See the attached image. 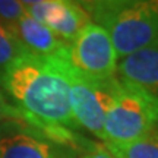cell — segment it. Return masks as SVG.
<instances>
[{
    "instance_id": "6da1fadb",
    "label": "cell",
    "mask_w": 158,
    "mask_h": 158,
    "mask_svg": "<svg viewBox=\"0 0 158 158\" xmlns=\"http://www.w3.org/2000/svg\"><path fill=\"white\" fill-rule=\"evenodd\" d=\"M68 66V48L56 56L25 50L0 73V89L31 116L81 132L69 102Z\"/></svg>"
},
{
    "instance_id": "7a4b0ae2",
    "label": "cell",
    "mask_w": 158,
    "mask_h": 158,
    "mask_svg": "<svg viewBox=\"0 0 158 158\" xmlns=\"http://www.w3.org/2000/svg\"><path fill=\"white\" fill-rule=\"evenodd\" d=\"M158 123V100L141 86L118 78L104 120V143H129Z\"/></svg>"
},
{
    "instance_id": "3957f363",
    "label": "cell",
    "mask_w": 158,
    "mask_h": 158,
    "mask_svg": "<svg viewBox=\"0 0 158 158\" xmlns=\"http://www.w3.org/2000/svg\"><path fill=\"white\" fill-rule=\"evenodd\" d=\"M111 37L117 59L158 45V0H130L101 23Z\"/></svg>"
},
{
    "instance_id": "277c9868",
    "label": "cell",
    "mask_w": 158,
    "mask_h": 158,
    "mask_svg": "<svg viewBox=\"0 0 158 158\" xmlns=\"http://www.w3.org/2000/svg\"><path fill=\"white\" fill-rule=\"evenodd\" d=\"M68 78L69 102L75 122L79 129L86 130L102 141L104 120L116 94L117 75L107 79L86 78L69 63Z\"/></svg>"
},
{
    "instance_id": "5b68a950",
    "label": "cell",
    "mask_w": 158,
    "mask_h": 158,
    "mask_svg": "<svg viewBox=\"0 0 158 158\" xmlns=\"http://www.w3.org/2000/svg\"><path fill=\"white\" fill-rule=\"evenodd\" d=\"M68 60L76 72L92 79L116 75L118 63L108 31L95 22L86 23L69 43Z\"/></svg>"
},
{
    "instance_id": "8992f818",
    "label": "cell",
    "mask_w": 158,
    "mask_h": 158,
    "mask_svg": "<svg viewBox=\"0 0 158 158\" xmlns=\"http://www.w3.org/2000/svg\"><path fill=\"white\" fill-rule=\"evenodd\" d=\"M76 148L53 139L23 120L0 122V158H79Z\"/></svg>"
},
{
    "instance_id": "52a82bcc",
    "label": "cell",
    "mask_w": 158,
    "mask_h": 158,
    "mask_svg": "<svg viewBox=\"0 0 158 158\" xmlns=\"http://www.w3.org/2000/svg\"><path fill=\"white\" fill-rule=\"evenodd\" d=\"M25 10L66 43H70L86 23L92 22L75 0H43Z\"/></svg>"
},
{
    "instance_id": "ba28073f",
    "label": "cell",
    "mask_w": 158,
    "mask_h": 158,
    "mask_svg": "<svg viewBox=\"0 0 158 158\" xmlns=\"http://www.w3.org/2000/svg\"><path fill=\"white\" fill-rule=\"evenodd\" d=\"M116 75L141 86L158 100V45L123 57L117 63Z\"/></svg>"
},
{
    "instance_id": "9c48e42d",
    "label": "cell",
    "mask_w": 158,
    "mask_h": 158,
    "mask_svg": "<svg viewBox=\"0 0 158 158\" xmlns=\"http://www.w3.org/2000/svg\"><path fill=\"white\" fill-rule=\"evenodd\" d=\"M13 27L22 44L35 54L56 56L69 47V43L57 37L51 29L35 21L28 13L22 15Z\"/></svg>"
},
{
    "instance_id": "30bf717a",
    "label": "cell",
    "mask_w": 158,
    "mask_h": 158,
    "mask_svg": "<svg viewBox=\"0 0 158 158\" xmlns=\"http://www.w3.org/2000/svg\"><path fill=\"white\" fill-rule=\"evenodd\" d=\"M114 158H158V123L129 143H104Z\"/></svg>"
},
{
    "instance_id": "8fae6325",
    "label": "cell",
    "mask_w": 158,
    "mask_h": 158,
    "mask_svg": "<svg viewBox=\"0 0 158 158\" xmlns=\"http://www.w3.org/2000/svg\"><path fill=\"white\" fill-rule=\"evenodd\" d=\"M25 50L28 48L19 40L15 27L0 21V73Z\"/></svg>"
},
{
    "instance_id": "7c38bea8",
    "label": "cell",
    "mask_w": 158,
    "mask_h": 158,
    "mask_svg": "<svg viewBox=\"0 0 158 158\" xmlns=\"http://www.w3.org/2000/svg\"><path fill=\"white\" fill-rule=\"evenodd\" d=\"M75 2L88 13L92 22L101 23L126 0H75Z\"/></svg>"
},
{
    "instance_id": "4fadbf2b",
    "label": "cell",
    "mask_w": 158,
    "mask_h": 158,
    "mask_svg": "<svg viewBox=\"0 0 158 158\" xmlns=\"http://www.w3.org/2000/svg\"><path fill=\"white\" fill-rule=\"evenodd\" d=\"M27 10L18 0H0V21L15 25Z\"/></svg>"
},
{
    "instance_id": "5bb4252c",
    "label": "cell",
    "mask_w": 158,
    "mask_h": 158,
    "mask_svg": "<svg viewBox=\"0 0 158 158\" xmlns=\"http://www.w3.org/2000/svg\"><path fill=\"white\" fill-rule=\"evenodd\" d=\"M3 120H22V110L7 101L3 91L0 89V122Z\"/></svg>"
},
{
    "instance_id": "9a60e30c",
    "label": "cell",
    "mask_w": 158,
    "mask_h": 158,
    "mask_svg": "<svg viewBox=\"0 0 158 158\" xmlns=\"http://www.w3.org/2000/svg\"><path fill=\"white\" fill-rule=\"evenodd\" d=\"M79 158H114V157L110 154V151L106 148L104 143H97L95 142L88 151H85Z\"/></svg>"
},
{
    "instance_id": "2e32d148",
    "label": "cell",
    "mask_w": 158,
    "mask_h": 158,
    "mask_svg": "<svg viewBox=\"0 0 158 158\" xmlns=\"http://www.w3.org/2000/svg\"><path fill=\"white\" fill-rule=\"evenodd\" d=\"M21 5L27 9V7H29V6H32V5H35V3H40V2H43V0H18Z\"/></svg>"
},
{
    "instance_id": "e0dca14e",
    "label": "cell",
    "mask_w": 158,
    "mask_h": 158,
    "mask_svg": "<svg viewBox=\"0 0 158 158\" xmlns=\"http://www.w3.org/2000/svg\"><path fill=\"white\" fill-rule=\"evenodd\" d=\"M126 2H130V0H126ZM126 2H124V3H126Z\"/></svg>"
}]
</instances>
